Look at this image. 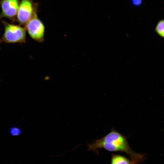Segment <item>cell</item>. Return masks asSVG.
<instances>
[{
	"label": "cell",
	"mask_w": 164,
	"mask_h": 164,
	"mask_svg": "<svg viewBox=\"0 0 164 164\" xmlns=\"http://www.w3.org/2000/svg\"><path fill=\"white\" fill-rule=\"evenodd\" d=\"M88 147V150H92L97 154L98 149L102 148L111 152H124L128 155L134 164L142 162L145 155L134 152L129 146L126 137L114 128L106 135L89 144Z\"/></svg>",
	"instance_id": "cell-1"
},
{
	"label": "cell",
	"mask_w": 164,
	"mask_h": 164,
	"mask_svg": "<svg viewBox=\"0 0 164 164\" xmlns=\"http://www.w3.org/2000/svg\"><path fill=\"white\" fill-rule=\"evenodd\" d=\"M4 31L1 42L6 43H24L26 42V30L25 27L10 24L3 21Z\"/></svg>",
	"instance_id": "cell-2"
},
{
	"label": "cell",
	"mask_w": 164,
	"mask_h": 164,
	"mask_svg": "<svg viewBox=\"0 0 164 164\" xmlns=\"http://www.w3.org/2000/svg\"><path fill=\"white\" fill-rule=\"evenodd\" d=\"M37 10V8L25 26L26 31L32 39L42 43L44 40L45 27L38 16Z\"/></svg>",
	"instance_id": "cell-3"
},
{
	"label": "cell",
	"mask_w": 164,
	"mask_h": 164,
	"mask_svg": "<svg viewBox=\"0 0 164 164\" xmlns=\"http://www.w3.org/2000/svg\"><path fill=\"white\" fill-rule=\"evenodd\" d=\"M37 4L33 0H21L18 10L16 21L21 25L25 26L37 8Z\"/></svg>",
	"instance_id": "cell-4"
},
{
	"label": "cell",
	"mask_w": 164,
	"mask_h": 164,
	"mask_svg": "<svg viewBox=\"0 0 164 164\" xmlns=\"http://www.w3.org/2000/svg\"><path fill=\"white\" fill-rule=\"evenodd\" d=\"M19 2V0H0V19L5 17L12 21H16Z\"/></svg>",
	"instance_id": "cell-5"
},
{
	"label": "cell",
	"mask_w": 164,
	"mask_h": 164,
	"mask_svg": "<svg viewBox=\"0 0 164 164\" xmlns=\"http://www.w3.org/2000/svg\"><path fill=\"white\" fill-rule=\"evenodd\" d=\"M111 163L118 164H134L131 160L124 156L112 154Z\"/></svg>",
	"instance_id": "cell-6"
},
{
	"label": "cell",
	"mask_w": 164,
	"mask_h": 164,
	"mask_svg": "<svg viewBox=\"0 0 164 164\" xmlns=\"http://www.w3.org/2000/svg\"><path fill=\"white\" fill-rule=\"evenodd\" d=\"M155 31L159 35L164 38V20L158 22L155 27Z\"/></svg>",
	"instance_id": "cell-7"
},
{
	"label": "cell",
	"mask_w": 164,
	"mask_h": 164,
	"mask_svg": "<svg viewBox=\"0 0 164 164\" xmlns=\"http://www.w3.org/2000/svg\"><path fill=\"white\" fill-rule=\"evenodd\" d=\"M22 131L20 128L17 127H12L9 130V133L12 136H18L21 134Z\"/></svg>",
	"instance_id": "cell-8"
},
{
	"label": "cell",
	"mask_w": 164,
	"mask_h": 164,
	"mask_svg": "<svg viewBox=\"0 0 164 164\" xmlns=\"http://www.w3.org/2000/svg\"><path fill=\"white\" fill-rule=\"evenodd\" d=\"M141 0H134V2L136 4H139L141 2Z\"/></svg>",
	"instance_id": "cell-9"
},
{
	"label": "cell",
	"mask_w": 164,
	"mask_h": 164,
	"mask_svg": "<svg viewBox=\"0 0 164 164\" xmlns=\"http://www.w3.org/2000/svg\"><path fill=\"white\" fill-rule=\"evenodd\" d=\"M1 42V40H0V43Z\"/></svg>",
	"instance_id": "cell-10"
}]
</instances>
